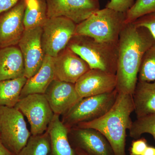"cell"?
I'll list each match as a JSON object with an SVG mask.
<instances>
[{
  "instance_id": "13",
  "label": "cell",
  "mask_w": 155,
  "mask_h": 155,
  "mask_svg": "<svg viewBox=\"0 0 155 155\" xmlns=\"http://www.w3.org/2000/svg\"><path fill=\"white\" fill-rule=\"evenodd\" d=\"M53 60L56 80L75 84L91 69L85 61L67 47Z\"/></svg>"
},
{
  "instance_id": "6",
  "label": "cell",
  "mask_w": 155,
  "mask_h": 155,
  "mask_svg": "<svg viewBox=\"0 0 155 155\" xmlns=\"http://www.w3.org/2000/svg\"><path fill=\"white\" fill-rule=\"evenodd\" d=\"M31 135L19 110L15 107H0V137L7 149L17 155Z\"/></svg>"
},
{
  "instance_id": "16",
  "label": "cell",
  "mask_w": 155,
  "mask_h": 155,
  "mask_svg": "<svg viewBox=\"0 0 155 155\" xmlns=\"http://www.w3.org/2000/svg\"><path fill=\"white\" fill-rule=\"evenodd\" d=\"M25 66L18 45L0 48V81L24 76Z\"/></svg>"
},
{
  "instance_id": "12",
  "label": "cell",
  "mask_w": 155,
  "mask_h": 155,
  "mask_svg": "<svg viewBox=\"0 0 155 155\" xmlns=\"http://www.w3.org/2000/svg\"><path fill=\"white\" fill-rule=\"evenodd\" d=\"M69 142L73 149H79L89 155H114L107 140L93 128L74 127L69 130Z\"/></svg>"
},
{
  "instance_id": "20",
  "label": "cell",
  "mask_w": 155,
  "mask_h": 155,
  "mask_svg": "<svg viewBox=\"0 0 155 155\" xmlns=\"http://www.w3.org/2000/svg\"><path fill=\"white\" fill-rule=\"evenodd\" d=\"M23 23L25 30L42 27L48 19L46 0H25Z\"/></svg>"
},
{
  "instance_id": "26",
  "label": "cell",
  "mask_w": 155,
  "mask_h": 155,
  "mask_svg": "<svg viewBox=\"0 0 155 155\" xmlns=\"http://www.w3.org/2000/svg\"><path fill=\"white\" fill-rule=\"evenodd\" d=\"M132 23L136 26L147 28L155 40V14L145 15Z\"/></svg>"
},
{
  "instance_id": "17",
  "label": "cell",
  "mask_w": 155,
  "mask_h": 155,
  "mask_svg": "<svg viewBox=\"0 0 155 155\" xmlns=\"http://www.w3.org/2000/svg\"><path fill=\"white\" fill-rule=\"evenodd\" d=\"M60 116L54 114L47 130L51 141L50 155H76L69 142V129L63 123Z\"/></svg>"
},
{
  "instance_id": "23",
  "label": "cell",
  "mask_w": 155,
  "mask_h": 155,
  "mask_svg": "<svg viewBox=\"0 0 155 155\" xmlns=\"http://www.w3.org/2000/svg\"><path fill=\"white\" fill-rule=\"evenodd\" d=\"M138 81H155V44L145 53L139 71Z\"/></svg>"
},
{
  "instance_id": "11",
  "label": "cell",
  "mask_w": 155,
  "mask_h": 155,
  "mask_svg": "<svg viewBox=\"0 0 155 155\" xmlns=\"http://www.w3.org/2000/svg\"><path fill=\"white\" fill-rule=\"evenodd\" d=\"M25 0L0 14V48L17 45L25 31Z\"/></svg>"
},
{
  "instance_id": "28",
  "label": "cell",
  "mask_w": 155,
  "mask_h": 155,
  "mask_svg": "<svg viewBox=\"0 0 155 155\" xmlns=\"http://www.w3.org/2000/svg\"><path fill=\"white\" fill-rule=\"evenodd\" d=\"M148 146L147 140L144 138L133 140L130 148V155H142Z\"/></svg>"
},
{
  "instance_id": "4",
  "label": "cell",
  "mask_w": 155,
  "mask_h": 155,
  "mask_svg": "<svg viewBox=\"0 0 155 155\" xmlns=\"http://www.w3.org/2000/svg\"><path fill=\"white\" fill-rule=\"evenodd\" d=\"M125 13L105 8L99 9L79 24L75 35L89 37L105 42L117 43L125 25Z\"/></svg>"
},
{
  "instance_id": "1",
  "label": "cell",
  "mask_w": 155,
  "mask_h": 155,
  "mask_svg": "<svg viewBox=\"0 0 155 155\" xmlns=\"http://www.w3.org/2000/svg\"><path fill=\"white\" fill-rule=\"evenodd\" d=\"M149 30L133 23L125 24L119 35L116 76L119 93L133 94L143 57L155 44Z\"/></svg>"
},
{
  "instance_id": "8",
  "label": "cell",
  "mask_w": 155,
  "mask_h": 155,
  "mask_svg": "<svg viewBox=\"0 0 155 155\" xmlns=\"http://www.w3.org/2000/svg\"><path fill=\"white\" fill-rule=\"evenodd\" d=\"M15 107L28 119L32 135L46 132L54 115L42 94H34L21 98Z\"/></svg>"
},
{
  "instance_id": "10",
  "label": "cell",
  "mask_w": 155,
  "mask_h": 155,
  "mask_svg": "<svg viewBox=\"0 0 155 155\" xmlns=\"http://www.w3.org/2000/svg\"><path fill=\"white\" fill-rule=\"evenodd\" d=\"M42 27L25 30L18 46L22 53L24 66V76H33L41 67L45 56L41 43Z\"/></svg>"
},
{
  "instance_id": "21",
  "label": "cell",
  "mask_w": 155,
  "mask_h": 155,
  "mask_svg": "<svg viewBox=\"0 0 155 155\" xmlns=\"http://www.w3.org/2000/svg\"><path fill=\"white\" fill-rule=\"evenodd\" d=\"M27 78L25 76L0 81V107H14L20 98V94Z\"/></svg>"
},
{
  "instance_id": "30",
  "label": "cell",
  "mask_w": 155,
  "mask_h": 155,
  "mask_svg": "<svg viewBox=\"0 0 155 155\" xmlns=\"http://www.w3.org/2000/svg\"><path fill=\"white\" fill-rule=\"evenodd\" d=\"M0 155H15L8 150L3 144L0 137Z\"/></svg>"
},
{
  "instance_id": "3",
  "label": "cell",
  "mask_w": 155,
  "mask_h": 155,
  "mask_svg": "<svg viewBox=\"0 0 155 155\" xmlns=\"http://www.w3.org/2000/svg\"><path fill=\"white\" fill-rule=\"evenodd\" d=\"M67 47L85 61L91 69L116 75L118 42L99 41L89 37L75 35Z\"/></svg>"
},
{
  "instance_id": "15",
  "label": "cell",
  "mask_w": 155,
  "mask_h": 155,
  "mask_svg": "<svg viewBox=\"0 0 155 155\" xmlns=\"http://www.w3.org/2000/svg\"><path fill=\"white\" fill-rule=\"evenodd\" d=\"M50 107L57 115H63L81 98L75 84L54 79L44 94Z\"/></svg>"
},
{
  "instance_id": "18",
  "label": "cell",
  "mask_w": 155,
  "mask_h": 155,
  "mask_svg": "<svg viewBox=\"0 0 155 155\" xmlns=\"http://www.w3.org/2000/svg\"><path fill=\"white\" fill-rule=\"evenodd\" d=\"M54 79L53 57L46 55L39 70L35 75L27 79L22 89L20 98L34 94H44Z\"/></svg>"
},
{
  "instance_id": "19",
  "label": "cell",
  "mask_w": 155,
  "mask_h": 155,
  "mask_svg": "<svg viewBox=\"0 0 155 155\" xmlns=\"http://www.w3.org/2000/svg\"><path fill=\"white\" fill-rule=\"evenodd\" d=\"M132 97L137 118L155 114V81H137Z\"/></svg>"
},
{
  "instance_id": "27",
  "label": "cell",
  "mask_w": 155,
  "mask_h": 155,
  "mask_svg": "<svg viewBox=\"0 0 155 155\" xmlns=\"http://www.w3.org/2000/svg\"><path fill=\"white\" fill-rule=\"evenodd\" d=\"M135 2L134 0H110L106 5V8L126 14Z\"/></svg>"
},
{
  "instance_id": "25",
  "label": "cell",
  "mask_w": 155,
  "mask_h": 155,
  "mask_svg": "<svg viewBox=\"0 0 155 155\" xmlns=\"http://www.w3.org/2000/svg\"><path fill=\"white\" fill-rule=\"evenodd\" d=\"M155 14V0H136L126 12L125 23H132L148 14Z\"/></svg>"
},
{
  "instance_id": "2",
  "label": "cell",
  "mask_w": 155,
  "mask_h": 155,
  "mask_svg": "<svg viewBox=\"0 0 155 155\" xmlns=\"http://www.w3.org/2000/svg\"><path fill=\"white\" fill-rule=\"evenodd\" d=\"M133 111L132 95L118 93L114 105L105 115L92 121L81 122L75 127L98 130L107 140L114 155H126V131L133 122L130 115Z\"/></svg>"
},
{
  "instance_id": "7",
  "label": "cell",
  "mask_w": 155,
  "mask_h": 155,
  "mask_svg": "<svg viewBox=\"0 0 155 155\" xmlns=\"http://www.w3.org/2000/svg\"><path fill=\"white\" fill-rule=\"evenodd\" d=\"M77 24L65 17L48 18L42 27L41 43L45 54L56 57L75 35Z\"/></svg>"
},
{
  "instance_id": "31",
  "label": "cell",
  "mask_w": 155,
  "mask_h": 155,
  "mask_svg": "<svg viewBox=\"0 0 155 155\" xmlns=\"http://www.w3.org/2000/svg\"><path fill=\"white\" fill-rule=\"evenodd\" d=\"M142 155H155V147L148 146Z\"/></svg>"
},
{
  "instance_id": "14",
  "label": "cell",
  "mask_w": 155,
  "mask_h": 155,
  "mask_svg": "<svg viewBox=\"0 0 155 155\" xmlns=\"http://www.w3.org/2000/svg\"><path fill=\"white\" fill-rule=\"evenodd\" d=\"M117 86L116 75L98 69H90L75 83L81 98L104 94L114 91Z\"/></svg>"
},
{
  "instance_id": "24",
  "label": "cell",
  "mask_w": 155,
  "mask_h": 155,
  "mask_svg": "<svg viewBox=\"0 0 155 155\" xmlns=\"http://www.w3.org/2000/svg\"><path fill=\"white\" fill-rule=\"evenodd\" d=\"M130 137L138 139L142 134H149L155 140V114L138 118L132 122L129 129Z\"/></svg>"
},
{
  "instance_id": "5",
  "label": "cell",
  "mask_w": 155,
  "mask_h": 155,
  "mask_svg": "<svg viewBox=\"0 0 155 155\" xmlns=\"http://www.w3.org/2000/svg\"><path fill=\"white\" fill-rule=\"evenodd\" d=\"M118 94L116 89L104 94L81 98L63 115L61 121L69 130L81 122L98 119L113 107Z\"/></svg>"
},
{
  "instance_id": "9",
  "label": "cell",
  "mask_w": 155,
  "mask_h": 155,
  "mask_svg": "<svg viewBox=\"0 0 155 155\" xmlns=\"http://www.w3.org/2000/svg\"><path fill=\"white\" fill-rule=\"evenodd\" d=\"M48 18L65 17L76 24L100 8L99 0H46Z\"/></svg>"
},
{
  "instance_id": "32",
  "label": "cell",
  "mask_w": 155,
  "mask_h": 155,
  "mask_svg": "<svg viewBox=\"0 0 155 155\" xmlns=\"http://www.w3.org/2000/svg\"><path fill=\"white\" fill-rule=\"evenodd\" d=\"M74 150L76 152V155H89L84 152L82 150L79 149H74Z\"/></svg>"
},
{
  "instance_id": "29",
  "label": "cell",
  "mask_w": 155,
  "mask_h": 155,
  "mask_svg": "<svg viewBox=\"0 0 155 155\" xmlns=\"http://www.w3.org/2000/svg\"><path fill=\"white\" fill-rule=\"evenodd\" d=\"M19 0H0V14L11 9Z\"/></svg>"
},
{
  "instance_id": "22",
  "label": "cell",
  "mask_w": 155,
  "mask_h": 155,
  "mask_svg": "<svg viewBox=\"0 0 155 155\" xmlns=\"http://www.w3.org/2000/svg\"><path fill=\"white\" fill-rule=\"evenodd\" d=\"M51 141L48 131L41 134L31 135L25 146L17 155H50Z\"/></svg>"
}]
</instances>
